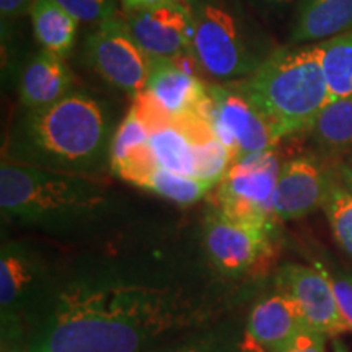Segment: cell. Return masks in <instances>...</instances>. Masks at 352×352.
I'll list each match as a JSON object with an SVG mask.
<instances>
[{
  "label": "cell",
  "instance_id": "6da1fadb",
  "mask_svg": "<svg viewBox=\"0 0 352 352\" xmlns=\"http://www.w3.org/2000/svg\"><path fill=\"white\" fill-rule=\"evenodd\" d=\"M208 258L182 246H98L51 274L13 346L26 352H152L201 328L223 297Z\"/></svg>",
  "mask_w": 352,
  "mask_h": 352
},
{
  "label": "cell",
  "instance_id": "7a4b0ae2",
  "mask_svg": "<svg viewBox=\"0 0 352 352\" xmlns=\"http://www.w3.org/2000/svg\"><path fill=\"white\" fill-rule=\"evenodd\" d=\"M113 116L103 101L72 91L50 107L16 114L3 162L101 178L109 170Z\"/></svg>",
  "mask_w": 352,
  "mask_h": 352
},
{
  "label": "cell",
  "instance_id": "3957f363",
  "mask_svg": "<svg viewBox=\"0 0 352 352\" xmlns=\"http://www.w3.org/2000/svg\"><path fill=\"white\" fill-rule=\"evenodd\" d=\"M0 209L21 227L85 239L111 222L114 201L100 178L2 162Z\"/></svg>",
  "mask_w": 352,
  "mask_h": 352
},
{
  "label": "cell",
  "instance_id": "277c9868",
  "mask_svg": "<svg viewBox=\"0 0 352 352\" xmlns=\"http://www.w3.org/2000/svg\"><path fill=\"white\" fill-rule=\"evenodd\" d=\"M277 138L310 131L329 103V90L318 46L272 51L248 78L235 82Z\"/></svg>",
  "mask_w": 352,
  "mask_h": 352
},
{
  "label": "cell",
  "instance_id": "5b68a950",
  "mask_svg": "<svg viewBox=\"0 0 352 352\" xmlns=\"http://www.w3.org/2000/svg\"><path fill=\"white\" fill-rule=\"evenodd\" d=\"M191 54L210 78L240 82L271 54L253 21L233 0H192Z\"/></svg>",
  "mask_w": 352,
  "mask_h": 352
},
{
  "label": "cell",
  "instance_id": "8992f818",
  "mask_svg": "<svg viewBox=\"0 0 352 352\" xmlns=\"http://www.w3.org/2000/svg\"><path fill=\"white\" fill-rule=\"evenodd\" d=\"M274 222L232 217L214 208L202 227V252L215 272L236 277L270 258Z\"/></svg>",
  "mask_w": 352,
  "mask_h": 352
},
{
  "label": "cell",
  "instance_id": "52a82bcc",
  "mask_svg": "<svg viewBox=\"0 0 352 352\" xmlns=\"http://www.w3.org/2000/svg\"><path fill=\"white\" fill-rule=\"evenodd\" d=\"M52 263L33 245L20 240L2 243L0 253V320L2 346L19 341L21 324L43 292Z\"/></svg>",
  "mask_w": 352,
  "mask_h": 352
},
{
  "label": "cell",
  "instance_id": "ba28073f",
  "mask_svg": "<svg viewBox=\"0 0 352 352\" xmlns=\"http://www.w3.org/2000/svg\"><path fill=\"white\" fill-rule=\"evenodd\" d=\"M283 165L276 148L232 162L215 186L214 208L236 219L276 222L272 199Z\"/></svg>",
  "mask_w": 352,
  "mask_h": 352
},
{
  "label": "cell",
  "instance_id": "9c48e42d",
  "mask_svg": "<svg viewBox=\"0 0 352 352\" xmlns=\"http://www.w3.org/2000/svg\"><path fill=\"white\" fill-rule=\"evenodd\" d=\"M85 52L90 67L129 98H138L147 87L152 59L120 15L101 21L87 34Z\"/></svg>",
  "mask_w": 352,
  "mask_h": 352
},
{
  "label": "cell",
  "instance_id": "30bf717a",
  "mask_svg": "<svg viewBox=\"0 0 352 352\" xmlns=\"http://www.w3.org/2000/svg\"><path fill=\"white\" fill-rule=\"evenodd\" d=\"M208 95L206 116L215 138L230 152L232 162L276 147L279 138L274 127L235 82L209 85Z\"/></svg>",
  "mask_w": 352,
  "mask_h": 352
},
{
  "label": "cell",
  "instance_id": "8fae6325",
  "mask_svg": "<svg viewBox=\"0 0 352 352\" xmlns=\"http://www.w3.org/2000/svg\"><path fill=\"white\" fill-rule=\"evenodd\" d=\"M277 285L279 292L287 294L297 303L310 328L318 329L329 338L349 331L338 308L323 263H315V266L284 264L277 274Z\"/></svg>",
  "mask_w": 352,
  "mask_h": 352
},
{
  "label": "cell",
  "instance_id": "7c38bea8",
  "mask_svg": "<svg viewBox=\"0 0 352 352\" xmlns=\"http://www.w3.org/2000/svg\"><path fill=\"white\" fill-rule=\"evenodd\" d=\"M336 182V171L318 157H294L284 162L277 179L272 212L277 220H296L323 208Z\"/></svg>",
  "mask_w": 352,
  "mask_h": 352
},
{
  "label": "cell",
  "instance_id": "4fadbf2b",
  "mask_svg": "<svg viewBox=\"0 0 352 352\" xmlns=\"http://www.w3.org/2000/svg\"><path fill=\"white\" fill-rule=\"evenodd\" d=\"M124 21L151 59H175L191 52L192 16L189 6L183 0L127 10Z\"/></svg>",
  "mask_w": 352,
  "mask_h": 352
},
{
  "label": "cell",
  "instance_id": "5bb4252c",
  "mask_svg": "<svg viewBox=\"0 0 352 352\" xmlns=\"http://www.w3.org/2000/svg\"><path fill=\"white\" fill-rule=\"evenodd\" d=\"M307 327L300 308L287 294L277 292L253 307L246 321L243 352H284Z\"/></svg>",
  "mask_w": 352,
  "mask_h": 352
},
{
  "label": "cell",
  "instance_id": "9a60e30c",
  "mask_svg": "<svg viewBox=\"0 0 352 352\" xmlns=\"http://www.w3.org/2000/svg\"><path fill=\"white\" fill-rule=\"evenodd\" d=\"M144 94L166 120L176 122L189 114L202 113V104L208 100V87L175 59H152Z\"/></svg>",
  "mask_w": 352,
  "mask_h": 352
},
{
  "label": "cell",
  "instance_id": "2e32d148",
  "mask_svg": "<svg viewBox=\"0 0 352 352\" xmlns=\"http://www.w3.org/2000/svg\"><path fill=\"white\" fill-rule=\"evenodd\" d=\"M157 166L151 148V127L131 108L114 131L109 171L122 182L142 188Z\"/></svg>",
  "mask_w": 352,
  "mask_h": 352
},
{
  "label": "cell",
  "instance_id": "e0dca14e",
  "mask_svg": "<svg viewBox=\"0 0 352 352\" xmlns=\"http://www.w3.org/2000/svg\"><path fill=\"white\" fill-rule=\"evenodd\" d=\"M74 76L64 57L41 50L21 69L19 98L21 107L36 109L50 107L72 94Z\"/></svg>",
  "mask_w": 352,
  "mask_h": 352
},
{
  "label": "cell",
  "instance_id": "ac0fdd59",
  "mask_svg": "<svg viewBox=\"0 0 352 352\" xmlns=\"http://www.w3.org/2000/svg\"><path fill=\"white\" fill-rule=\"evenodd\" d=\"M352 30V0H303L292 43L327 41Z\"/></svg>",
  "mask_w": 352,
  "mask_h": 352
},
{
  "label": "cell",
  "instance_id": "d6986e66",
  "mask_svg": "<svg viewBox=\"0 0 352 352\" xmlns=\"http://www.w3.org/2000/svg\"><path fill=\"white\" fill-rule=\"evenodd\" d=\"M30 16L34 38L43 50L65 59L76 46L78 21L56 0H36L30 10Z\"/></svg>",
  "mask_w": 352,
  "mask_h": 352
},
{
  "label": "cell",
  "instance_id": "ffe728a7",
  "mask_svg": "<svg viewBox=\"0 0 352 352\" xmlns=\"http://www.w3.org/2000/svg\"><path fill=\"white\" fill-rule=\"evenodd\" d=\"M310 134L316 147L328 155L352 153V95L328 103Z\"/></svg>",
  "mask_w": 352,
  "mask_h": 352
},
{
  "label": "cell",
  "instance_id": "44dd1931",
  "mask_svg": "<svg viewBox=\"0 0 352 352\" xmlns=\"http://www.w3.org/2000/svg\"><path fill=\"white\" fill-rule=\"evenodd\" d=\"M151 148L160 168L196 176L195 140L179 124L173 122L151 131Z\"/></svg>",
  "mask_w": 352,
  "mask_h": 352
},
{
  "label": "cell",
  "instance_id": "7402d4cb",
  "mask_svg": "<svg viewBox=\"0 0 352 352\" xmlns=\"http://www.w3.org/2000/svg\"><path fill=\"white\" fill-rule=\"evenodd\" d=\"M329 90V103L352 95V30L316 44Z\"/></svg>",
  "mask_w": 352,
  "mask_h": 352
},
{
  "label": "cell",
  "instance_id": "603a6c76",
  "mask_svg": "<svg viewBox=\"0 0 352 352\" xmlns=\"http://www.w3.org/2000/svg\"><path fill=\"white\" fill-rule=\"evenodd\" d=\"M142 189H147L153 195L165 197L176 204L189 206L208 196L214 186L196 176L173 173V171L157 166L151 176L145 179Z\"/></svg>",
  "mask_w": 352,
  "mask_h": 352
},
{
  "label": "cell",
  "instance_id": "cb8c5ba5",
  "mask_svg": "<svg viewBox=\"0 0 352 352\" xmlns=\"http://www.w3.org/2000/svg\"><path fill=\"white\" fill-rule=\"evenodd\" d=\"M323 209L338 245L352 258V192L338 178L329 189Z\"/></svg>",
  "mask_w": 352,
  "mask_h": 352
},
{
  "label": "cell",
  "instance_id": "d4e9b609",
  "mask_svg": "<svg viewBox=\"0 0 352 352\" xmlns=\"http://www.w3.org/2000/svg\"><path fill=\"white\" fill-rule=\"evenodd\" d=\"M196 178L212 184L215 188L232 164L230 152L215 135L195 140Z\"/></svg>",
  "mask_w": 352,
  "mask_h": 352
},
{
  "label": "cell",
  "instance_id": "484cf974",
  "mask_svg": "<svg viewBox=\"0 0 352 352\" xmlns=\"http://www.w3.org/2000/svg\"><path fill=\"white\" fill-rule=\"evenodd\" d=\"M78 23L98 25L118 15L116 0H56Z\"/></svg>",
  "mask_w": 352,
  "mask_h": 352
},
{
  "label": "cell",
  "instance_id": "4316f807",
  "mask_svg": "<svg viewBox=\"0 0 352 352\" xmlns=\"http://www.w3.org/2000/svg\"><path fill=\"white\" fill-rule=\"evenodd\" d=\"M230 344V338L220 331H204L191 341L179 342L164 352H223L226 346Z\"/></svg>",
  "mask_w": 352,
  "mask_h": 352
},
{
  "label": "cell",
  "instance_id": "83f0119b",
  "mask_svg": "<svg viewBox=\"0 0 352 352\" xmlns=\"http://www.w3.org/2000/svg\"><path fill=\"white\" fill-rule=\"evenodd\" d=\"M324 270H327L329 283L333 285V292L334 297H336L342 320L346 321L349 331H352V277L336 274L334 271L328 270L327 266H324Z\"/></svg>",
  "mask_w": 352,
  "mask_h": 352
},
{
  "label": "cell",
  "instance_id": "f1b7e54d",
  "mask_svg": "<svg viewBox=\"0 0 352 352\" xmlns=\"http://www.w3.org/2000/svg\"><path fill=\"white\" fill-rule=\"evenodd\" d=\"M327 334L307 324L296 338L290 341L284 352H327Z\"/></svg>",
  "mask_w": 352,
  "mask_h": 352
},
{
  "label": "cell",
  "instance_id": "f546056e",
  "mask_svg": "<svg viewBox=\"0 0 352 352\" xmlns=\"http://www.w3.org/2000/svg\"><path fill=\"white\" fill-rule=\"evenodd\" d=\"M36 0H0V13H2V21H12L19 16L30 13L33 3Z\"/></svg>",
  "mask_w": 352,
  "mask_h": 352
},
{
  "label": "cell",
  "instance_id": "4dcf8cb0",
  "mask_svg": "<svg viewBox=\"0 0 352 352\" xmlns=\"http://www.w3.org/2000/svg\"><path fill=\"white\" fill-rule=\"evenodd\" d=\"M334 171H336L338 182L352 192V153H349L346 158H342L340 164L336 165Z\"/></svg>",
  "mask_w": 352,
  "mask_h": 352
},
{
  "label": "cell",
  "instance_id": "1f68e13d",
  "mask_svg": "<svg viewBox=\"0 0 352 352\" xmlns=\"http://www.w3.org/2000/svg\"><path fill=\"white\" fill-rule=\"evenodd\" d=\"M124 10H140V8H151L157 6H164V3L171 2H182V0H121Z\"/></svg>",
  "mask_w": 352,
  "mask_h": 352
},
{
  "label": "cell",
  "instance_id": "d6a6232c",
  "mask_svg": "<svg viewBox=\"0 0 352 352\" xmlns=\"http://www.w3.org/2000/svg\"><path fill=\"white\" fill-rule=\"evenodd\" d=\"M333 349L334 352H351L349 347H347L338 336L333 338Z\"/></svg>",
  "mask_w": 352,
  "mask_h": 352
},
{
  "label": "cell",
  "instance_id": "836d02e7",
  "mask_svg": "<svg viewBox=\"0 0 352 352\" xmlns=\"http://www.w3.org/2000/svg\"><path fill=\"white\" fill-rule=\"evenodd\" d=\"M2 352H26V351L16 346H2Z\"/></svg>",
  "mask_w": 352,
  "mask_h": 352
},
{
  "label": "cell",
  "instance_id": "e575fe53",
  "mask_svg": "<svg viewBox=\"0 0 352 352\" xmlns=\"http://www.w3.org/2000/svg\"><path fill=\"white\" fill-rule=\"evenodd\" d=\"M258 2H264V3H285V2H290V0H258Z\"/></svg>",
  "mask_w": 352,
  "mask_h": 352
}]
</instances>
